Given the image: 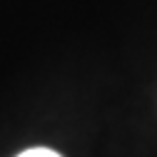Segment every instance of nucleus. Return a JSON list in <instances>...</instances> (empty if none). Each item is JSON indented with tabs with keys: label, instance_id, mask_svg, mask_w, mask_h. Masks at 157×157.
Listing matches in <instances>:
<instances>
[{
	"label": "nucleus",
	"instance_id": "f257e3e1",
	"mask_svg": "<svg viewBox=\"0 0 157 157\" xmlns=\"http://www.w3.org/2000/svg\"><path fill=\"white\" fill-rule=\"evenodd\" d=\"M17 157H63V155H57L55 150H48V147H33V150H25L23 155H17Z\"/></svg>",
	"mask_w": 157,
	"mask_h": 157
}]
</instances>
